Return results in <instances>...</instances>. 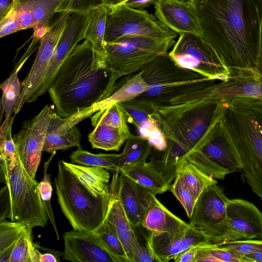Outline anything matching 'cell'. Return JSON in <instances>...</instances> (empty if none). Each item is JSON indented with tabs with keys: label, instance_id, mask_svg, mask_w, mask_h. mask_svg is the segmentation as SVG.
<instances>
[{
	"label": "cell",
	"instance_id": "cell-3",
	"mask_svg": "<svg viewBox=\"0 0 262 262\" xmlns=\"http://www.w3.org/2000/svg\"><path fill=\"white\" fill-rule=\"evenodd\" d=\"M228 100L204 99L179 104H152V117L167 139V146L183 160L204 144L226 113Z\"/></svg>",
	"mask_w": 262,
	"mask_h": 262
},
{
	"label": "cell",
	"instance_id": "cell-42",
	"mask_svg": "<svg viewBox=\"0 0 262 262\" xmlns=\"http://www.w3.org/2000/svg\"><path fill=\"white\" fill-rule=\"evenodd\" d=\"M135 236L132 245L133 262H154L158 261L152 254L147 243V234L142 235L136 227Z\"/></svg>",
	"mask_w": 262,
	"mask_h": 262
},
{
	"label": "cell",
	"instance_id": "cell-48",
	"mask_svg": "<svg viewBox=\"0 0 262 262\" xmlns=\"http://www.w3.org/2000/svg\"><path fill=\"white\" fill-rule=\"evenodd\" d=\"M13 5L17 11V18L19 31L32 28L35 26V20L31 12L18 0H14Z\"/></svg>",
	"mask_w": 262,
	"mask_h": 262
},
{
	"label": "cell",
	"instance_id": "cell-36",
	"mask_svg": "<svg viewBox=\"0 0 262 262\" xmlns=\"http://www.w3.org/2000/svg\"><path fill=\"white\" fill-rule=\"evenodd\" d=\"M93 232L98 237L107 249L120 262H129L121 241L113 227L106 220Z\"/></svg>",
	"mask_w": 262,
	"mask_h": 262
},
{
	"label": "cell",
	"instance_id": "cell-20",
	"mask_svg": "<svg viewBox=\"0 0 262 262\" xmlns=\"http://www.w3.org/2000/svg\"><path fill=\"white\" fill-rule=\"evenodd\" d=\"M63 259L74 262H120L93 232L72 230L63 235Z\"/></svg>",
	"mask_w": 262,
	"mask_h": 262
},
{
	"label": "cell",
	"instance_id": "cell-30",
	"mask_svg": "<svg viewBox=\"0 0 262 262\" xmlns=\"http://www.w3.org/2000/svg\"><path fill=\"white\" fill-rule=\"evenodd\" d=\"M178 176L197 201L207 187L217 184V181L187 159L182 161L177 169Z\"/></svg>",
	"mask_w": 262,
	"mask_h": 262
},
{
	"label": "cell",
	"instance_id": "cell-5",
	"mask_svg": "<svg viewBox=\"0 0 262 262\" xmlns=\"http://www.w3.org/2000/svg\"><path fill=\"white\" fill-rule=\"evenodd\" d=\"M54 185L60 207L73 229L93 232L103 224L110 194L93 195L63 160L58 161Z\"/></svg>",
	"mask_w": 262,
	"mask_h": 262
},
{
	"label": "cell",
	"instance_id": "cell-17",
	"mask_svg": "<svg viewBox=\"0 0 262 262\" xmlns=\"http://www.w3.org/2000/svg\"><path fill=\"white\" fill-rule=\"evenodd\" d=\"M226 222L228 242L262 238V212L251 202L240 199H229Z\"/></svg>",
	"mask_w": 262,
	"mask_h": 262
},
{
	"label": "cell",
	"instance_id": "cell-35",
	"mask_svg": "<svg viewBox=\"0 0 262 262\" xmlns=\"http://www.w3.org/2000/svg\"><path fill=\"white\" fill-rule=\"evenodd\" d=\"M117 103L124 111L127 122L133 124L138 130L147 123L156 120L152 117V104L146 101L134 99Z\"/></svg>",
	"mask_w": 262,
	"mask_h": 262
},
{
	"label": "cell",
	"instance_id": "cell-9",
	"mask_svg": "<svg viewBox=\"0 0 262 262\" xmlns=\"http://www.w3.org/2000/svg\"><path fill=\"white\" fill-rule=\"evenodd\" d=\"M107 8L105 32L106 43L127 37H141L166 40L175 39L177 36V33L144 9L132 8L124 4Z\"/></svg>",
	"mask_w": 262,
	"mask_h": 262
},
{
	"label": "cell",
	"instance_id": "cell-44",
	"mask_svg": "<svg viewBox=\"0 0 262 262\" xmlns=\"http://www.w3.org/2000/svg\"><path fill=\"white\" fill-rule=\"evenodd\" d=\"M139 133L140 136L148 140L154 149L158 151H163L166 149L167 139L157 122L151 123Z\"/></svg>",
	"mask_w": 262,
	"mask_h": 262
},
{
	"label": "cell",
	"instance_id": "cell-12",
	"mask_svg": "<svg viewBox=\"0 0 262 262\" xmlns=\"http://www.w3.org/2000/svg\"><path fill=\"white\" fill-rule=\"evenodd\" d=\"M229 200L214 184L204 189L196 201L189 224L204 233L209 243L228 242L226 207Z\"/></svg>",
	"mask_w": 262,
	"mask_h": 262
},
{
	"label": "cell",
	"instance_id": "cell-45",
	"mask_svg": "<svg viewBox=\"0 0 262 262\" xmlns=\"http://www.w3.org/2000/svg\"><path fill=\"white\" fill-rule=\"evenodd\" d=\"M32 229H29L17 240L9 262H30L29 242L32 237Z\"/></svg>",
	"mask_w": 262,
	"mask_h": 262
},
{
	"label": "cell",
	"instance_id": "cell-33",
	"mask_svg": "<svg viewBox=\"0 0 262 262\" xmlns=\"http://www.w3.org/2000/svg\"><path fill=\"white\" fill-rule=\"evenodd\" d=\"M153 147L148 140L140 135L132 134L125 142L120 154L119 168L147 161Z\"/></svg>",
	"mask_w": 262,
	"mask_h": 262
},
{
	"label": "cell",
	"instance_id": "cell-4",
	"mask_svg": "<svg viewBox=\"0 0 262 262\" xmlns=\"http://www.w3.org/2000/svg\"><path fill=\"white\" fill-rule=\"evenodd\" d=\"M222 123L246 182L262 200V100L245 97L229 100Z\"/></svg>",
	"mask_w": 262,
	"mask_h": 262
},
{
	"label": "cell",
	"instance_id": "cell-29",
	"mask_svg": "<svg viewBox=\"0 0 262 262\" xmlns=\"http://www.w3.org/2000/svg\"><path fill=\"white\" fill-rule=\"evenodd\" d=\"M89 135V140L93 148L106 151H119L122 145L132 134L110 126L98 124Z\"/></svg>",
	"mask_w": 262,
	"mask_h": 262
},
{
	"label": "cell",
	"instance_id": "cell-37",
	"mask_svg": "<svg viewBox=\"0 0 262 262\" xmlns=\"http://www.w3.org/2000/svg\"><path fill=\"white\" fill-rule=\"evenodd\" d=\"M91 120L94 127L98 124H103L124 130H129L125 113L117 103L97 111L91 117Z\"/></svg>",
	"mask_w": 262,
	"mask_h": 262
},
{
	"label": "cell",
	"instance_id": "cell-39",
	"mask_svg": "<svg viewBox=\"0 0 262 262\" xmlns=\"http://www.w3.org/2000/svg\"><path fill=\"white\" fill-rule=\"evenodd\" d=\"M29 229L23 223L8 221L5 219L0 220V251L17 240Z\"/></svg>",
	"mask_w": 262,
	"mask_h": 262
},
{
	"label": "cell",
	"instance_id": "cell-47",
	"mask_svg": "<svg viewBox=\"0 0 262 262\" xmlns=\"http://www.w3.org/2000/svg\"><path fill=\"white\" fill-rule=\"evenodd\" d=\"M18 31L17 11L13 5L9 12L0 20V37L2 38Z\"/></svg>",
	"mask_w": 262,
	"mask_h": 262
},
{
	"label": "cell",
	"instance_id": "cell-13",
	"mask_svg": "<svg viewBox=\"0 0 262 262\" xmlns=\"http://www.w3.org/2000/svg\"><path fill=\"white\" fill-rule=\"evenodd\" d=\"M70 11L64 10L51 25L40 40V45L32 68L22 82L20 98L14 111L16 115L25 103L36 100L37 92L42 82L49 62L64 29Z\"/></svg>",
	"mask_w": 262,
	"mask_h": 262
},
{
	"label": "cell",
	"instance_id": "cell-32",
	"mask_svg": "<svg viewBox=\"0 0 262 262\" xmlns=\"http://www.w3.org/2000/svg\"><path fill=\"white\" fill-rule=\"evenodd\" d=\"M32 13L35 26L33 33L45 34L50 28V20L66 0H18Z\"/></svg>",
	"mask_w": 262,
	"mask_h": 262
},
{
	"label": "cell",
	"instance_id": "cell-1",
	"mask_svg": "<svg viewBox=\"0 0 262 262\" xmlns=\"http://www.w3.org/2000/svg\"><path fill=\"white\" fill-rule=\"evenodd\" d=\"M203 39L233 75L256 70L262 29V0H207L196 7Z\"/></svg>",
	"mask_w": 262,
	"mask_h": 262
},
{
	"label": "cell",
	"instance_id": "cell-34",
	"mask_svg": "<svg viewBox=\"0 0 262 262\" xmlns=\"http://www.w3.org/2000/svg\"><path fill=\"white\" fill-rule=\"evenodd\" d=\"M70 159L72 163L102 167L113 172L119 171L120 154H94L79 147L71 153Z\"/></svg>",
	"mask_w": 262,
	"mask_h": 262
},
{
	"label": "cell",
	"instance_id": "cell-38",
	"mask_svg": "<svg viewBox=\"0 0 262 262\" xmlns=\"http://www.w3.org/2000/svg\"><path fill=\"white\" fill-rule=\"evenodd\" d=\"M196 248L195 262H242L239 257L217 244L206 243Z\"/></svg>",
	"mask_w": 262,
	"mask_h": 262
},
{
	"label": "cell",
	"instance_id": "cell-27",
	"mask_svg": "<svg viewBox=\"0 0 262 262\" xmlns=\"http://www.w3.org/2000/svg\"><path fill=\"white\" fill-rule=\"evenodd\" d=\"M63 163L93 195L98 197L110 194V174L108 170L102 167L81 165L64 161Z\"/></svg>",
	"mask_w": 262,
	"mask_h": 262
},
{
	"label": "cell",
	"instance_id": "cell-58",
	"mask_svg": "<svg viewBox=\"0 0 262 262\" xmlns=\"http://www.w3.org/2000/svg\"><path fill=\"white\" fill-rule=\"evenodd\" d=\"M256 70L262 78V29L261 33L260 47L259 58L256 66Z\"/></svg>",
	"mask_w": 262,
	"mask_h": 262
},
{
	"label": "cell",
	"instance_id": "cell-55",
	"mask_svg": "<svg viewBox=\"0 0 262 262\" xmlns=\"http://www.w3.org/2000/svg\"><path fill=\"white\" fill-rule=\"evenodd\" d=\"M17 240L5 249L0 251V262H9L10 257Z\"/></svg>",
	"mask_w": 262,
	"mask_h": 262
},
{
	"label": "cell",
	"instance_id": "cell-53",
	"mask_svg": "<svg viewBox=\"0 0 262 262\" xmlns=\"http://www.w3.org/2000/svg\"><path fill=\"white\" fill-rule=\"evenodd\" d=\"M14 0H0V20H1L12 8Z\"/></svg>",
	"mask_w": 262,
	"mask_h": 262
},
{
	"label": "cell",
	"instance_id": "cell-43",
	"mask_svg": "<svg viewBox=\"0 0 262 262\" xmlns=\"http://www.w3.org/2000/svg\"><path fill=\"white\" fill-rule=\"evenodd\" d=\"M217 245L239 257L242 262V258L245 255L253 252H262L261 240L244 239Z\"/></svg>",
	"mask_w": 262,
	"mask_h": 262
},
{
	"label": "cell",
	"instance_id": "cell-2",
	"mask_svg": "<svg viewBox=\"0 0 262 262\" xmlns=\"http://www.w3.org/2000/svg\"><path fill=\"white\" fill-rule=\"evenodd\" d=\"M110 78L104 57L84 39L63 61L47 91L56 113L66 118L100 102Z\"/></svg>",
	"mask_w": 262,
	"mask_h": 262
},
{
	"label": "cell",
	"instance_id": "cell-22",
	"mask_svg": "<svg viewBox=\"0 0 262 262\" xmlns=\"http://www.w3.org/2000/svg\"><path fill=\"white\" fill-rule=\"evenodd\" d=\"M119 174V171L114 172L110 183L109 202L105 220L121 241L129 262H133L132 245L136 233L120 201L118 188Z\"/></svg>",
	"mask_w": 262,
	"mask_h": 262
},
{
	"label": "cell",
	"instance_id": "cell-49",
	"mask_svg": "<svg viewBox=\"0 0 262 262\" xmlns=\"http://www.w3.org/2000/svg\"><path fill=\"white\" fill-rule=\"evenodd\" d=\"M1 213L0 220L10 217V200L7 186L3 187L0 191Z\"/></svg>",
	"mask_w": 262,
	"mask_h": 262
},
{
	"label": "cell",
	"instance_id": "cell-54",
	"mask_svg": "<svg viewBox=\"0 0 262 262\" xmlns=\"http://www.w3.org/2000/svg\"><path fill=\"white\" fill-rule=\"evenodd\" d=\"M29 253L30 262H40L39 256L40 252L35 243L33 242L32 237L30 238L29 242Z\"/></svg>",
	"mask_w": 262,
	"mask_h": 262
},
{
	"label": "cell",
	"instance_id": "cell-10",
	"mask_svg": "<svg viewBox=\"0 0 262 262\" xmlns=\"http://www.w3.org/2000/svg\"><path fill=\"white\" fill-rule=\"evenodd\" d=\"M168 54L180 67L215 81H227L231 77L230 70L215 50L199 36L188 33L180 35Z\"/></svg>",
	"mask_w": 262,
	"mask_h": 262
},
{
	"label": "cell",
	"instance_id": "cell-16",
	"mask_svg": "<svg viewBox=\"0 0 262 262\" xmlns=\"http://www.w3.org/2000/svg\"><path fill=\"white\" fill-rule=\"evenodd\" d=\"M86 23V12L70 11L64 29L57 43L37 92V98L48 91L63 61L78 43L84 39Z\"/></svg>",
	"mask_w": 262,
	"mask_h": 262
},
{
	"label": "cell",
	"instance_id": "cell-23",
	"mask_svg": "<svg viewBox=\"0 0 262 262\" xmlns=\"http://www.w3.org/2000/svg\"><path fill=\"white\" fill-rule=\"evenodd\" d=\"M118 188L120 201L134 227L141 226L144 215L156 194L120 173Z\"/></svg>",
	"mask_w": 262,
	"mask_h": 262
},
{
	"label": "cell",
	"instance_id": "cell-46",
	"mask_svg": "<svg viewBox=\"0 0 262 262\" xmlns=\"http://www.w3.org/2000/svg\"><path fill=\"white\" fill-rule=\"evenodd\" d=\"M104 0H66L57 11L86 12L103 4Z\"/></svg>",
	"mask_w": 262,
	"mask_h": 262
},
{
	"label": "cell",
	"instance_id": "cell-14",
	"mask_svg": "<svg viewBox=\"0 0 262 262\" xmlns=\"http://www.w3.org/2000/svg\"><path fill=\"white\" fill-rule=\"evenodd\" d=\"M52 109L48 105L34 117L23 123L13 140L19 161L32 178L35 179L41 161Z\"/></svg>",
	"mask_w": 262,
	"mask_h": 262
},
{
	"label": "cell",
	"instance_id": "cell-25",
	"mask_svg": "<svg viewBox=\"0 0 262 262\" xmlns=\"http://www.w3.org/2000/svg\"><path fill=\"white\" fill-rule=\"evenodd\" d=\"M148 88V85L142 78L141 71L126 76L117 81L111 95L95 104L94 107L97 112L114 103L133 100L146 92Z\"/></svg>",
	"mask_w": 262,
	"mask_h": 262
},
{
	"label": "cell",
	"instance_id": "cell-40",
	"mask_svg": "<svg viewBox=\"0 0 262 262\" xmlns=\"http://www.w3.org/2000/svg\"><path fill=\"white\" fill-rule=\"evenodd\" d=\"M55 153L56 152L53 153L49 160L45 164L43 179L41 181L38 183V187L42 201L46 207L49 219L50 220V221L53 226V229L57 236V239L59 240V235L56 226L53 212L51 204V199L53 188L50 179V175L47 173V168L49 163L53 156H54Z\"/></svg>",
	"mask_w": 262,
	"mask_h": 262
},
{
	"label": "cell",
	"instance_id": "cell-19",
	"mask_svg": "<svg viewBox=\"0 0 262 262\" xmlns=\"http://www.w3.org/2000/svg\"><path fill=\"white\" fill-rule=\"evenodd\" d=\"M96 112L93 105L63 118L52 110L43 151L53 154L59 150L80 147L81 135L76 125Z\"/></svg>",
	"mask_w": 262,
	"mask_h": 262
},
{
	"label": "cell",
	"instance_id": "cell-59",
	"mask_svg": "<svg viewBox=\"0 0 262 262\" xmlns=\"http://www.w3.org/2000/svg\"><path fill=\"white\" fill-rule=\"evenodd\" d=\"M193 4L196 7L203 4L207 0H188Z\"/></svg>",
	"mask_w": 262,
	"mask_h": 262
},
{
	"label": "cell",
	"instance_id": "cell-56",
	"mask_svg": "<svg viewBox=\"0 0 262 262\" xmlns=\"http://www.w3.org/2000/svg\"><path fill=\"white\" fill-rule=\"evenodd\" d=\"M242 262H262V252H253L242 258Z\"/></svg>",
	"mask_w": 262,
	"mask_h": 262
},
{
	"label": "cell",
	"instance_id": "cell-41",
	"mask_svg": "<svg viewBox=\"0 0 262 262\" xmlns=\"http://www.w3.org/2000/svg\"><path fill=\"white\" fill-rule=\"evenodd\" d=\"M169 190L180 202L187 217L190 219L192 214L196 200L178 176L175 178L173 183L170 185Z\"/></svg>",
	"mask_w": 262,
	"mask_h": 262
},
{
	"label": "cell",
	"instance_id": "cell-31",
	"mask_svg": "<svg viewBox=\"0 0 262 262\" xmlns=\"http://www.w3.org/2000/svg\"><path fill=\"white\" fill-rule=\"evenodd\" d=\"M27 59L22 57L9 77L0 85L3 92L1 101V119L4 114L5 118L11 117L20 98L23 85L19 80L18 73Z\"/></svg>",
	"mask_w": 262,
	"mask_h": 262
},
{
	"label": "cell",
	"instance_id": "cell-50",
	"mask_svg": "<svg viewBox=\"0 0 262 262\" xmlns=\"http://www.w3.org/2000/svg\"><path fill=\"white\" fill-rule=\"evenodd\" d=\"M36 246L43 250L46 251V253L40 254L39 260L40 262H57L59 260V257L63 255V252L59 251H55L46 248L39 246L35 244Z\"/></svg>",
	"mask_w": 262,
	"mask_h": 262
},
{
	"label": "cell",
	"instance_id": "cell-21",
	"mask_svg": "<svg viewBox=\"0 0 262 262\" xmlns=\"http://www.w3.org/2000/svg\"><path fill=\"white\" fill-rule=\"evenodd\" d=\"M147 243L158 262H168L190 248L208 243L206 235L191 227L177 233L148 231Z\"/></svg>",
	"mask_w": 262,
	"mask_h": 262
},
{
	"label": "cell",
	"instance_id": "cell-52",
	"mask_svg": "<svg viewBox=\"0 0 262 262\" xmlns=\"http://www.w3.org/2000/svg\"><path fill=\"white\" fill-rule=\"evenodd\" d=\"M158 0H127L123 4L136 9H144L151 5H154Z\"/></svg>",
	"mask_w": 262,
	"mask_h": 262
},
{
	"label": "cell",
	"instance_id": "cell-57",
	"mask_svg": "<svg viewBox=\"0 0 262 262\" xmlns=\"http://www.w3.org/2000/svg\"><path fill=\"white\" fill-rule=\"evenodd\" d=\"M127 0H104L103 5L107 7H113L122 4Z\"/></svg>",
	"mask_w": 262,
	"mask_h": 262
},
{
	"label": "cell",
	"instance_id": "cell-15",
	"mask_svg": "<svg viewBox=\"0 0 262 262\" xmlns=\"http://www.w3.org/2000/svg\"><path fill=\"white\" fill-rule=\"evenodd\" d=\"M251 97L262 100V78L257 71H240L227 80L179 97L181 103L204 99L230 100Z\"/></svg>",
	"mask_w": 262,
	"mask_h": 262
},
{
	"label": "cell",
	"instance_id": "cell-28",
	"mask_svg": "<svg viewBox=\"0 0 262 262\" xmlns=\"http://www.w3.org/2000/svg\"><path fill=\"white\" fill-rule=\"evenodd\" d=\"M86 12L87 23L84 39L89 40L96 53L104 58L106 45L105 32L107 8L101 5Z\"/></svg>",
	"mask_w": 262,
	"mask_h": 262
},
{
	"label": "cell",
	"instance_id": "cell-7",
	"mask_svg": "<svg viewBox=\"0 0 262 262\" xmlns=\"http://www.w3.org/2000/svg\"><path fill=\"white\" fill-rule=\"evenodd\" d=\"M1 181L7 187L10 200L11 221L25 224L30 228L45 227L49 217L42 201L38 182L30 177L18 157L0 159Z\"/></svg>",
	"mask_w": 262,
	"mask_h": 262
},
{
	"label": "cell",
	"instance_id": "cell-11",
	"mask_svg": "<svg viewBox=\"0 0 262 262\" xmlns=\"http://www.w3.org/2000/svg\"><path fill=\"white\" fill-rule=\"evenodd\" d=\"M185 159L216 180L242 170L239 156L224 129L222 120L212 130L200 149L190 154Z\"/></svg>",
	"mask_w": 262,
	"mask_h": 262
},
{
	"label": "cell",
	"instance_id": "cell-6",
	"mask_svg": "<svg viewBox=\"0 0 262 262\" xmlns=\"http://www.w3.org/2000/svg\"><path fill=\"white\" fill-rule=\"evenodd\" d=\"M141 72L148 88L135 99L152 104H166L177 97L211 85L215 81L196 72L180 67L168 53L156 57Z\"/></svg>",
	"mask_w": 262,
	"mask_h": 262
},
{
	"label": "cell",
	"instance_id": "cell-8",
	"mask_svg": "<svg viewBox=\"0 0 262 262\" xmlns=\"http://www.w3.org/2000/svg\"><path fill=\"white\" fill-rule=\"evenodd\" d=\"M175 42L174 39L158 40L135 37L106 43L104 62L111 78L102 100L111 95L119 78L141 71L158 56L168 53Z\"/></svg>",
	"mask_w": 262,
	"mask_h": 262
},
{
	"label": "cell",
	"instance_id": "cell-26",
	"mask_svg": "<svg viewBox=\"0 0 262 262\" xmlns=\"http://www.w3.org/2000/svg\"><path fill=\"white\" fill-rule=\"evenodd\" d=\"M119 172L156 195L169 190L170 186L171 183L147 161L122 167Z\"/></svg>",
	"mask_w": 262,
	"mask_h": 262
},
{
	"label": "cell",
	"instance_id": "cell-51",
	"mask_svg": "<svg viewBox=\"0 0 262 262\" xmlns=\"http://www.w3.org/2000/svg\"><path fill=\"white\" fill-rule=\"evenodd\" d=\"M196 253L197 248L194 246L181 252L173 260L175 262H195Z\"/></svg>",
	"mask_w": 262,
	"mask_h": 262
},
{
	"label": "cell",
	"instance_id": "cell-24",
	"mask_svg": "<svg viewBox=\"0 0 262 262\" xmlns=\"http://www.w3.org/2000/svg\"><path fill=\"white\" fill-rule=\"evenodd\" d=\"M141 226L150 232L177 233L190 227L165 207L155 196L143 218Z\"/></svg>",
	"mask_w": 262,
	"mask_h": 262
},
{
	"label": "cell",
	"instance_id": "cell-18",
	"mask_svg": "<svg viewBox=\"0 0 262 262\" xmlns=\"http://www.w3.org/2000/svg\"><path fill=\"white\" fill-rule=\"evenodd\" d=\"M155 15L168 29L203 37V31L196 7L188 0H158L154 5Z\"/></svg>",
	"mask_w": 262,
	"mask_h": 262
}]
</instances>
